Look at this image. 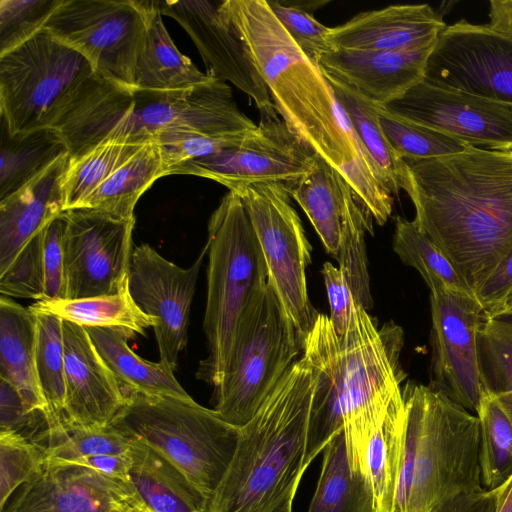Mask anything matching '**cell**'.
<instances>
[{"instance_id":"6da1fadb","label":"cell","mask_w":512,"mask_h":512,"mask_svg":"<svg viewBox=\"0 0 512 512\" xmlns=\"http://www.w3.org/2000/svg\"><path fill=\"white\" fill-rule=\"evenodd\" d=\"M221 9L245 44L277 114L348 180L371 217L383 225L392 213V194L319 65L287 33L266 0H224Z\"/></svg>"},{"instance_id":"7a4b0ae2","label":"cell","mask_w":512,"mask_h":512,"mask_svg":"<svg viewBox=\"0 0 512 512\" xmlns=\"http://www.w3.org/2000/svg\"><path fill=\"white\" fill-rule=\"evenodd\" d=\"M405 163L415 222L475 296L512 248V151L469 147Z\"/></svg>"},{"instance_id":"3957f363","label":"cell","mask_w":512,"mask_h":512,"mask_svg":"<svg viewBox=\"0 0 512 512\" xmlns=\"http://www.w3.org/2000/svg\"><path fill=\"white\" fill-rule=\"evenodd\" d=\"M402 344L400 327L378 330L356 299L344 335L336 334L329 316L317 314L303 342L315 375L308 439L323 446L344 431L350 467L367 477L369 443L402 392Z\"/></svg>"},{"instance_id":"277c9868","label":"cell","mask_w":512,"mask_h":512,"mask_svg":"<svg viewBox=\"0 0 512 512\" xmlns=\"http://www.w3.org/2000/svg\"><path fill=\"white\" fill-rule=\"evenodd\" d=\"M256 127L238 108L230 86L216 77L187 90L131 91L96 74L54 129L75 160L109 139L148 143L171 130L242 139Z\"/></svg>"},{"instance_id":"5b68a950","label":"cell","mask_w":512,"mask_h":512,"mask_svg":"<svg viewBox=\"0 0 512 512\" xmlns=\"http://www.w3.org/2000/svg\"><path fill=\"white\" fill-rule=\"evenodd\" d=\"M315 387L303 356L295 361L254 417L240 428L239 441L205 512H273L299 487Z\"/></svg>"},{"instance_id":"8992f818","label":"cell","mask_w":512,"mask_h":512,"mask_svg":"<svg viewBox=\"0 0 512 512\" xmlns=\"http://www.w3.org/2000/svg\"><path fill=\"white\" fill-rule=\"evenodd\" d=\"M405 444L393 512H429L441 501L483 489L477 415L434 383L408 382Z\"/></svg>"},{"instance_id":"52a82bcc","label":"cell","mask_w":512,"mask_h":512,"mask_svg":"<svg viewBox=\"0 0 512 512\" xmlns=\"http://www.w3.org/2000/svg\"><path fill=\"white\" fill-rule=\"evenodd\" d=\"M207 301L203 329L208 356L197 378L216 387L241 328L268 284L267 264L240 197L229 191L208 223Z\"/></svg>"},{"instance_id":"ba28073f","label":"cell","mask_w":512,"mask_h":512,"mask_svg":"<svg viewBox=\"0 0 512 512\" xmlns=\"http://www.w3.org/2000/svg\"><path fill=\"white\" fill-rule=\"evenodd\" d=\"M126 391V390H125ZM162 454L210 499L235 453L240 428L192 400L126 391L110 424Z\"/></svg>"},{"instance_id":"9c48e42d","label":"cell","mask_w":512,"mask_h":512,"mask_svg":"<svg viewBox=\"0 0 512 512\" xmlns=\"http://www.w3.org/2000/svg\"><path fill=\"white\" fill-rule=\"evenodd\" d=\"M96 73L45 29L0 55V117L11 134L54 128Z\"/></svg>"},{"instance_id":"30bf717a","label":"cell","mask_w":512,"mask_h":512,"mask_svg":"<svg viewBox=\"0 0 512 512\" xmlns=\"http://www.w3.org/2000/svg\"><path fill=\"white\" fill-rule=\"evenodd\" d=\"M303 350L298 332L268 281L241 328L221 382L214 387L215 412L243 427Z\"/></svg>"},{"instance_id":"8fae6325","label":"cell","mask_w":512,"mask_h":512,"mask_svg":"<svg viewBox=\"0 0 512 512\" xmlns=\"http://www.w3.org/2000/svg\"><path fill=\"white\" fill-rule=\"evenodd\" d=\"M150 8L147 0H62L44 29L82 54L96 74L132 91Z\"/></svg>"},{"instance_id":"7c38bea8","label":"cell","mask_w":512,"mask_h":512,"mask_svg":"<svg viewBox=\"0 0 512 512\" xmlns=\"http://www.w3.org/2000/svg\"><path fill=\"white\" fill-rule=\"evenodd\" d=\"M229 191L243 202L275 289L300 337L302 347L317 313L309 300L306 268L311 246L287 188L279 183H253Z\"/></svg>"},{"instance_id":"4fadbf2b","label":"cell","mask_w":512,"mask_h":512,"mask_svg":"<svg viewBox=\"0 0 512 512\" xmlns=\"http://www.w3.org/2000/svg\"><path fill=\"white\" fill-rule=\"evenodd\" d=\"M65 299L116 294L129 288L135 218L91 208L64 211Z\"/></svg>"},{"instance_id":"5bb4252c","label":"cell","mask_w":512,"mask_h":512,"mask_svg":"<svg viewBox=\"0 0 512 512\" xmlns=\"http://www.w3.org/2000/svg\"><path fill=\"white\" fill-rule=\"evenodd\" d=\"M424 79L512 104V35L466 20L447 25L430 52Z\"/></svg>"},{"instance_id":"9a60e30c","label":"cell","mask_w":512,"mask_h":512,"mask_svg":"<svg viewBox=\"0 0 512 512\" xmlns=\"http://www.w3.org/2000/svg\"><path fill=\"white\" fill-rule=\"evenodd\" d=\"M318 156L283 120L262 119L237 144L181 164L171 175L208 178L229 190L253 183H279L288 188L313 169Z\"/></svg>"},{"instance_id":"2e32d148","label":"cell","mask_w":512,"mask_h":512,"mask_svg":"<svg viewBox=\"0 0 512 512\" xmlns=\"http://www.w3.org/2000/svg\"><path fill=\"white\" fill-rule=\"evenodd\" d=\"M383 108L399 119L436 130L469 146L512 151V104L423 79Z\"/></svg>"},{"instance_id":"e0dca14e","label":"cell","mask_w":512,"mask_h":512,"mask_svg":"<svg viewBox=\"0 0 512 512\" xmlns=\"http://www.w3.org/2000/svg\"><path fill=\"white\" fill-rule=\"evenodd\" d=\"M208 254L207 243L189 268L161 256L148 244L131 256L128 286L134 302L155 321L159 362L175 371L187 345L191 304L199 271Z\"/></svg>"},{"instance_id":"ac0fdd59","label":"cell","mask_w":512,"mask_h":512,"mask_svg":"<svg viewBox=\"0 0 512 512\" xmlns=\"http://www.w3.org/2000/svg\"><path fill=\"white\" fill-rule=\"evenodd\" d=\"M433 382L452 400L477 413L484 392L478 335L485 321L472 294L430 292Z\"/></svg>"},{"instance_id":"d6986e66","label":"cell","mask_w":512,"mask_h":512,"mask_svg":"<svg viewBox=\"0 0 512 512\" xmlns=\"http://www.w3.org/2000/svg\"><path fill=\"white\" fill-rule=\"evenodd\" d=\"M162 15L176 20L199 50L208 74L228 80L244 92L262 119H278L269 90L245 44L222 12L221 1H157Z\"/></svg>"},{"instance_id":"ffe728a7","label":"cell","mask_w":512,"mask_h":512,"mask_svg":"<svg viewBox=\"0 0 512 512\" xmlns=\"http://www.w3.org/2000/svg\"><path fill=\"white\" fill-rule=\"evenodd\" d=\"M142 505L127 481L75 463L45 459L0 512H115Z\"/></svg>"},{"instance_id":"44dd1931","label":"cell","mask_w":512,"mask_h":512,"mask_svg":"<svg viewBox=\"0 0 512 512\" xmlns=\"http://www.w3.org/2000/svg\"><path fill=\"white\" fill-rule=\"evenodd\" d=\"M65 428L109 426L123 408L126 391L96 349L85 327L63 320Z\"/></svg>"},{"instance_id":"7402d4cb","label":"cell","mask_w":512,"mask_h":512,"mask_svg":"<svg viewBox=\"0 0 512 512\" xmlns=\"http://www.w3.org/2000/svg\"><path fill=\"white\" fill-rule=\"evenodd\" d=\"M335 259L341 241L373 233L371 215L348 180L320 156L313 169L287 188Z\"/></svg>"},{"instance_id":"603a6c76","label":"cell","mask_w":512,"mask_h":512,"mask_svg":"<svg viewBox=\"0 0 512 512\" xmlns=\"http://www.w3.org/2000/svg\"><path fill=\"white\" fill-rule=\"evenodd\" d=\"M433 48L417 51L332 49L318 65L323 74L384 107L424 79Z\"/></svg>"},{"instance_id":"cb8c5ba5","label":"cell","mask_w":512,"mask_h":512,"mask_svg":"<svg viewBox=\"0 0 512 512\" xmlns=\"http://www.w3.org/2000/svg\"><path fill=\"white\" fill-rule=\"evenodd\" d=\"M446 26L428 4L391 5L330 28L328 41L337 50L417 51L433 48Z\"/></svg>"},{"instance_id":"d4e9b609","label":"cell","mask_w":512,"mask_h":512,"mask_svg":"<svg viewBox=\"0 0 512 512\" xmlns=\"http://www.w3.org/2000/svg\"><path fill=\"white\" fill-rule=\"evenodd\" d=\"M69 165L70 155L65 153L0 201V275L65 211L64 182Z\"/></svg>"},{"instance_id":"484cf974","label":"cell","mask_w":512,"mask_h":512,"mask_svg":"<svg viewBox=\"0 0 512 512\" xmlns=\"http://www.w3.org/2000/svg\"><path fill=\"white\" fill-rule=\"evenodd\" d=\"M128 482L152 512H205L209 498L176 465L130 438Z\"/></svg>"},{"instance_id":"4316f807","label":"cell","mask_w":512,"mask_h":512,"mask_svg":"<svg viewBox=\"0 0 512 512\" xmlns=\"http://www.w3.org/2000/svg\"><path fill=\"white\" fill-rule=\"evenodd\" d=\"M36 338L35 314L10 297L1 295L0 379L12 384L31 409L54 413L43 395L37 378Z\"/></svg>"},{"instance_id":"83f0119b","label":"cell","mask_w":512,"mask_h":512,"mask_svg":"<svg viewBox=\"0 0 512 512\" xmlns=\"http://www.w3.org/2000/svg\"><path fill=\"white\" fill-rule=\"evenodd\" d=\"M150 2L147 31L136 64L134 90H187L214 78L201 72L178 50L163 23L157 1Z\"/></svg>"},{"instance_id":"f1b7e54d","label":"cell","mask_w":512,"mask_h":512,"mask_svg":"<svg viewBox=\"0 0 512 512\" xmlns=\"http://www.w3.org/2000/svg\"><path fill=\"white\" fill-rule=\"evenodd\" d=\"M96 349L126 391L169 396L183 400L193 398L161 362L147 361L132 351L128 340L135 332L123 328H86Z\"/></svg>"},{"instance_id":"f546056e","label":"cell","mask_w":512,"mask_h":512,"mask_svg":"<svg viewBox=\"0 0 512 512\" xmlns=\"http://www.w3.org/2000/svg\"><path fill=\"white\" fill-rule=\"evenodd\" d=\"M308 512H375L369 477L350 467L344 431L323 450L321 473Z\"/></svg>"},{"instance_id":"4dcf8cb0","label":"cell","mask_w":512,"mask_h":512,"mask_svg":"<svg viewBox=\"0 0 512 512\" xmlns=\"http://www.w3.org/2000/svg\"><path fill=\"white\" fill-rule=\"evenodd\" d=\"M327 79L352 130L373 160L387 189L391 194L405 190L408 182L406 163L385 136L380 123V106L341 82Z\"/></svg>"},{"instance_id":"1f68e13d","label":"cell","mask_w":512,"mask_h":512,"mask_svg":"<svg viewBox=\"0 0 512 512\" xmlns=\"http://www.w3.org/2000/svg\"><path fill=\"white\" fill-rule=\"evenodd\" d=\"M0 124V201L46 169L67 147L54 128L11 134Z\"/></svg>"},{"instance_id":"d6a6232c","label":"cell","mask_w":512,"mask_h":512,"mask_svg":"<svg viewBox=\"0 0 512 512\" xmlns=\"http://www.w3.org/2000/svg\"><path fill=\"white\" fill-rule=\"evenodd\" d=\"M406 408L402 392L392 400L385 420L373 435L366 466L371 482L375 512H393L402 467Z\"/></svg>"},{"instance_id":"836d02e7","label":"cell","mask_w":512,"mask_h":512,"mask_svg":"<svg viewBox=\"0 0 512 512\" xmlns=\"http://www.w3.org/2000/svg\"><path fill=\"white\" fill-rule=\"evenodd\" d=\"M166 176L159 147L149 142L119 167L81 205L110 215L132 219L140 196Z\"/></svg>"},{"instance_id":"e575fe53","label":"cell","mask_w":512,"mask_h":512,"mask_svg":"<svg viewBox=\"0 0 512 512\" xmlns=\"http://www.w3.org/2000/svg\"><path fill=\"white\" fill-rule=\"evenodd\" d=\"M29 308L85 328H123L143 335L155 326V321L134 302L129 288L95 297L36 301Z\"/></svg>"},{"instance_id":"d590c367","label":"cell","mask_w":512,"mask_h":512,"mask_svg":"<svg viewBox=\"0 0 512 512\" xmlns=\"http://www.w3.org/2000/svg\"><path fill=\"white\" fill-rule=\"evenodd\" d=\"M393 249L403 263L420 273L430 292L445 290L474 295L448 258L415 220L397 217Z\"/></svg>"},{"instance_id":"8d00e7d4","label":"cell","mask_w":512,"mask_h":512,"mask_svg":"<svg viewBox=\"0 0 512 512\" xmlns=\"http://www.w3.org/2000/svg\"><path fill=\"white\" fill-rule=\"evenodd\" d=\"M476 415L480 423L482 486L493 490L512 476V418L486 390Z\"/></svg>"},{"instance_id":"74e56055","label":"cell","mask_w":512,"mask_h":512,"mask_svg":"<svg viewBox=\"0 0 512 512\" xmlns=\"http://www.w3.org/2000/svg\"><path fill=\"white\" fill-rule=\"evenodd\" d=\"M148 143L109 139L79 158L70 159L64 182L65 211L80 208L104 181Z\"/></svg>"},{"instance_id":"f35d334b","label":"cell","mask_w":512,"mask_h":512,"mask_svg":"<svg viewBox=\"0 0 512 512\" xmlns=\"http://www.w3.org/2000/svg\"><path fill=\"white\" fill-rule=\"evenodd\" d=\"M32 312L37 326L35 367L38 382L49 407L63 421L66 397L63 320L49 313Z\"/></svg>"},{"instance_id":"ab89813d","label":"cell","mask_w":512,"mask_h":512,"mask_svg":"<svg viewBox=\"0 0 512 512\" xmlns=\"http://www.w3.org/2000/svg\"><path fill=\"white\" fill-rule=\"evenodd\" d=\"M380 123L392 148L405 161L435 159L472 147L436 130L399 119L381 106Z\"/></svg>"},{"instance_id":"60d3db41","label":"cell","mask_w":512,"mask_h":512,"mask_svg":"<svg viewBox=\"0 0 512 512\" xmlns=\"http://www.w3.org/2000/svg\"><path fill=\"white\" fill-rule=\"evenodd\" d=\"M62 0H0V55L42 31Z\"/></svg>"},{"instance_id":"b9f144b4","label":"cell","mask_w":512,"mask_h":512,"mask_svg":"<svg viewBox=\"0 0 512 512\" xmlns=\"http://www.w3.org/2000/svg\"><path fill=\"white\" fill-rule=\"evenodd\" d=\"M478 353L484 389L512 418V343L482 326L478 335Z\"/></svg>"},{"instance_id":"7bdbcfd3","label":"cell","mask_w":512,"mask_h":512,"mask_svg":"<svg viewBox=\"0 0 512 512\" xmlns=\"http://www.w3.org/2000/svg\"><path fill=\"white\" fill-rule=\"evenodd\" d=\"M130 452V438L112 425L102 428H66V433L46 459L71 461L85 456L126 455Z\"/></svg>"},{"instance_id":"ee69618b","label":"cell","mask_w":512,"mask_h":512,"mask_svg":"<svg viewBox=\"0 0 512 512\" xmlns=\"http://www.w3.org/2000/svg\"><path fill=\"white\" fill-rule=\"evenodd\" d=\"M45 460L36 445L12 433H0V510Z\"/></svg>"},{"instance_id":"f6af8a7d","label":"cell","mask_w":512,"mask_h":512,"mask_svg":"<svg viewBox=\"0 0 512 512\" xmlns=\"http://www.w3.org/2000/svg\"><path fill=\"white\" fill-rule=\"evenodd\" d=\"M241 140L189 130L162 131L151 139L159 147L166 176L181 164L217 153Z\"/></svg>"},{"instance_id":"bcb514c9","label":"cell","mask_w":512,"mask_h":512,"mask_svg":"<svg viewBox=\"0 0 512 512\" xmlns=\"http://www.w3.org/2000/svg\"><path fill=\"white\" fill-rule=\"evenodd\" d=\"M266 2L287 33L312 61L318 64L321 56L332 50L328 41L330 28L317 21L312 14L288 1Z\"/></svg>"},{"instance_id":"7dc6e473","label":"cell","mask_w":512,"mask_h":512,"mask_svg":"<svg viewBox=\"0 0 512 512\" xmlns=\"http://www.w3.org/2000/svg\"><path fill=\"white\" fill-rule=\"evenodd\" d=\"M65 226L63 212L43 231V296L40 301L66 297L63 250Z\"/></svg>"},{"instance_id":"c3c4849f","label":"cell","mask_w":512,"mask_h":512,"mask_svg":"<svg viewBox=\"0 0 512 512\" xmlns=\"http://www.w3.org/2000/svg\"><path fill=\"white\" fill-rule=\"evenodd\" d=\"M321 272L330 305L329 319L336 334L342 336L349 327L355 298L339 267H335L330 262H325Z\"/></svg>"},{"instance_id":"681fc988","label":"cell","mask_w":512,"mask_h":512,"mask_svg":"<svg viewBox=\"0 0 512 512\" xmlns=\"http://www.w3.org/2000/svg\"><path fill=\"white\" fill-rule=\"evenodd\" d=\"M512 293V248L495 266L475 293V298L486 316L503 311L504 304Z\"/></svg>"},{"instance_id":"f907efd6","label":"cell","mask_w":512,"mask_h":512,"mask_svg":"<svg viewBox=\"0 0 512 512\" xmlns=\"http://www.w3.org/2000/svg\"><path fill=\"white\" fill-rule=\"evenodd\" d=\"M498 504V488L463 492L447 498L429 512H495Z\"/></svg>"},{"instance_id":"816d5d0a","label":"cell","mask_w":512,"mask_h":512,"mask_svg":"<svg viewBox=\"0 0 512 512\" xmlns=\"http://www.w3.org/2000/svg\"><path fill=\"white\" fill-rule=\"evenodd\" d=\"M90 468L104 476L128 482V472L131 465L130 452L126 455H96L80 457L71 461Z\"/></svg>"},{"instance_id":"f5cc1de1","label":"cell","mask_w":512,"mask_h":512,"mask_svg":"<svg viewBox=\"0 0 512 512\" xmlns=\"http://www.w3.org/2000/svg\"><path fill=\"white\" fill-rule=\"evenodd\" d=\"M489 25L512 35V0L490 1Z\"/></svg>"},{"instance_id":"db71d44e","label":"cell","mask_w":512,"mask_h":512,"mask_svg":"<svg viewBox=\"0 0 512 512\" xmlns=\"http://www.w3.org/2000/svg\"><path fill=\"white\" fill-rule=\"evenodd\" d=\"M483 327L489 332L512 343V311L486 316Z\"/></svg>"},{"instance_id":"11a10c76","label":"cell","mask_w":512,"mask_h":512,"mask_svg":"<svg viewBox=\"0 0 512 512\" xmlns=\"http://www.w3.org/2000/svg\"><path fill=\"white\" fill-rule=\"evenodd\" d=\"M495 512H512V476L498 487V504Z\"/></svg>"},{"instance_id":"9f6ffc18","label":"cell","mask_w":512,"mask_h":512,"mask_svg":"<svg viewBox=\"0 0 512 512\" xmlns=\"http://www.w3.org/2000/svg\"><path fill=\"white\" fill-rule=\"evenodd\" d=\"M291 5L304 10L310 14H312L313 11L321 8L324 6L327 2L326 1H288Z\"/></svg>"},{"instance_id":"6f0895ef","label":"cell","mask_w":512,"mask_h":512,"mask_svg":"<svg viewBox=\"0 0 512 512\" xmlns=\"http://www.w3.org/2000/svg\"><path fill=\"white\" fill-rule=\"evenodd\" d=\"M296 491L290 493V495L273 512H292V504Z\"/></svg>"},{"instance_id":"680465c9","label":"cell","mask_w":512,"mask_h":512,"mask_svg":"<svg viewBox=\"0 0 512 512\" xmlns=\"http://www.w3.org/2000/svg\"><path fill=\"white\" fill-rule=\"evenodd\" d=\"M511 311H512V293L507 298L502 312H511Z\"/></svg>"},{"instance_id":"91938a15","label":"cell","mask_w":512,"mask_h":512,"mask_svg":"<svg viewBox=\"0 0 512 512\" xmlns=\"http://www.w3.org/2000/svg\"><path fill=\"white\" fill-rule=\"evenodd\" d=\"M135 512H152L145 505L139 507Z\"/></svg>"},{"instance_id":"94428289","label":"cell","mask_w":512,"mask_h":512,"mask_svg":"<svg viewBox=\"0 0 512 512\" xmlns=\"http://www.w3.org/2000/svg\"><path fill=\"white\" fill-rule=\"evenodd\" d=\"M141 507V506H140ZM139 508V507H138ZM138 508H136L135 510H131V511H115V512H135Z\"/></svg>"}]
</instances>
